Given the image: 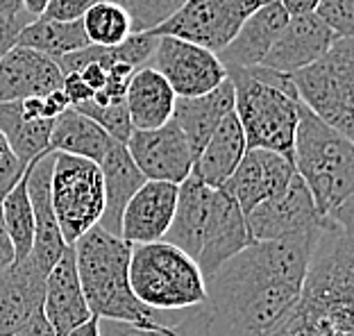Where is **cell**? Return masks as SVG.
I'll return each instance as SVG.
<instances>
[{"mask_svg":"<svg viewBox=\"0 0 354 336\" xmlns=\"http://www.w3.org/2000/svg\"><path fill=\"white\" fill-rule=\"evenodd\" d=\"M177 95L152 66L136 68L127 84L125 105L132 130H155L173 118Z\"/></svg>","mask_w":354,"mask_h":336,"instance_id":"obj_25","label":"cell"},{"mask_svg":"<svg viewBox=\"0 0 354 336\" xmlns=\"http://www.w3.org/2000/svg\"><path fill=\"white\" fill-rule=\"evenodd\" d=\"M50 205L66 245L95 227L104 212L100 166L91 159L55 153L50 171Z\"/></svg>","mask_w":354,"mask_h":336,"instance_id":"obj_8","label":"cell"},{"mask_svg":"<svg viewBox=\"0 0 354 336\" xmlns=\"http://www.w3.org/2000/svg\"><path fill=\"white\" fill-rule=\"evenodd\" d=\"M297 100L313 116L352 139L354 132V41L336 37L325 55L291 75Z\"/></svg>","mask_w":354,"mask_h":336,"instance_id":"obj_7","label":"cell"},{"mask_svg":"<svg viewBox=\"0 0 354 336\" xmlns=\"http://www.w3.org/2000/svg\"><path fill=\"white\" fill-rule=\"evenodd\" d=\"M227 77L234 86V114L243 130L245 148L270 150L293 164L300 100L291 75L268 66H250L230 68Z\"/></svg>","mask_w":354,"mask_h":336,"instance_id":"obj_3","label":"cell"},{"mask_svg":"<svg viewBox=\"0 0 354 336\" xmlns=\"http://www.w3.org/2000/svg\"><path fill=\"white\" fill-rule=\"evenodd\" d=\"M148 66L171 84L177 98L209 93L227 80V68L218 55L177 37H157Z\"/></svg>","mask_w":354,"mask_h":336,"instance_id":"obj_10","label":"cell"},{"mask_svg":"<svg viewBox=\"0 0 354 336\" xmlns=\"http://www.w3.org/2000/svg\"><path fill=\"white\" fill-rule=\"evenodd\" d=\"M111 143H114V139L98 123L84 114H80L75 107H68L53 121L48 150L50 153L84 157L100 164V159L109 150Z\"/></svg>","mask_w":354,"mask_h":336,"instance_id":"obj_27","label":"cell"},{"mask_svg":"<svg viewBox=\"0 0 354 336\" xmlns=\"http://www.w3.org/2000/svg\"><path fill=\"white\" fill-rule=\"evenodd\" d=\"M80 21L91 46H118L134 35L130 12L125 10V5L111 3V0H98Z\"/></svg>","mask_w":354,"mask_h":336,"instance_id":"obj_31","label":"cell"},{"mask_svg":"<svg viewBox=\"0 0 354 336\" xmlns=\"http://www.w3.org/2000/svg\"><path fill=\"white\" fill-rule=\"evenodd\" d=\"M293 168L307 184L323 218L354 203V146L352 139L313 116L300 102L295 127Z\"/></svg>","mask_w":354,"mask_h":336,"instance_id":"obj_5","label":"cell"},{"mask_svg":"<svg viewBox=\"0 0 354 336\" xmlns=\"http://www.w3.org/2000/svg\"><path fill=\"white\" fill-rule=\"evenodd\" d=\"M286 21H288V14L284 7L279 5V0H268L259 10H254L243 21V26L236 30L232 41L225 46L221 53H216L218 59L223 62V66L227 71L259 66L272 48V44L277 41L279 32L286 26Z\"/></svg>","mask_w":354,"mask_h":336,"instance_id":"obj_21","label":"cell"},{"mask_svg":"<svg viewBox=\"0 0 354 336\" xmlns=\"http://www.w3.org/2000/svg\"><path fill=\"white\" fill-rule=\"evenodd\" d=\"M62 91L66 93V98H68V102H71V107L82 105V102L91 100V95H93V91L88 89V86L84 84V80L80 77L77 73H64Z\"/></svg>","mask_w":354,"mask_h":336,"instance_id":"obj_38","label":"cell"},{"mask_svg":"<svg viewBox=\"0 0 354 336\" xmlns=\"http://www.w3.org/2000/svg\"><path fill=\"white\" fill-rule=\"evenodd\" d=\"M254 243L248 230L245 214L239 207L236 198L227 189H214L212 205H209V216L203 234V245L196 257V263L209 277L216 273L227 259H232L248 245Z\"/></svg>","mask_w":354,"mask_h":336,"instance_id":"obj_13","label":"cell"},{"mask_svg":"<svg viewBox=\"0 0 354 336\" xmlns=\"http://www.w3.org/2000/svg\"><path fill=\"white\" fill-rule=\"evenodd\" d=\"M214 189H209L205 182H200L196 175H189L187 180L177 184V203L171 227L164 234L162 241H168L184 250L189 257L196 259L203 245V234L212 205Z\"/></svg>","mask_w":354,"mask_h":336,"instance_id":"obj_23","label":"cell"},{"mask_svg":"<svg viewBox=\"0 0 354 336\" xmlns=\"http://www.w3.org/2000/svg\"><path fill=\"white\" fill-rule=\"evenodd\" d=\"M16 46L32 48V50L41 53L50 59H59L64 55L77 53L91 44H88V39L84 35L82 21L62 23V21H50L44 19V16H37V19H32L21 30L19 39H16Z\"/></svg>","mask_w":354,"mask_h":336,"instance_id":"obj_28","label":"cell"},{"mask_svg":"<svg viewBox=\"0 0 354 336\" xmlns=\"http://www.w3.org/2000/svg\"><path fill=\"white\" fill-rule=\"evenodd\" d=\"M125 148L146 180L180 184L191 175L196 162L187 137L173 118L155 130H132Z\"/></svg>","mask_w":354,"mask_h":336,"instance_id":"obj_12","label":"cell"},{"mask_svg":"<svg viewBox=\"0 0 354 336\" xmlns=\"http://www.w3.org/2000/svg\"><path fill=\"white\" fill-rule=\"evenodd\" d=\"M0 209H3L5 230L14 245V257L16 261H23L32 250V236H35V214L28 196V166L0 200Z\"/></svg>","mask_w":354,"mask_h":336,"instance_id":"obj_30","label":"cell"},{"mask_svg":"<svg viewBox=\"0 0 354 336\" xmlns=\"http://www.w3.org/2000/svg\"><path fill=\"white\" fill-rule=\"evenodd\" d=\"M64 73L57 62L32 48L14 46L0 57V102H16L39 95L44 98L55 89H62Z\"/></svg>","mask_w":354,"mask_h":336,"instance_id":"obj_19","label":"cell"},{"mask_svg":"<svg viewBox=\"0 0 354 336\" xmlns=\"http://www.w3.org/2000/svg\"><path fill=\"white\" fill-rule=\"evenodd\" d=\"M187 0H125V10L132 16L134 32H150L173 16Z\"/></svg>","mask_w":354,"mask_h":336,"instance_id":"obj_32","label":"cell"},{"mask_svg":"<svg viewBox=\"0 0 354 336\" xmlns=\"http://www.w3.org/2000/svg\"><path fill=\"white\" fill-rule=\"evenodd\" d=\"M313 14H316L336 37H352L354 0H320Z\"/></svg>","mask_w":354,"mask_h":336,"instance_id":"obj_33","label":"cell"},{"mask_svg":"<svg viewBox=\"0 0 354 336\" xmlns=\"http://www.w3.org/2000/svg\"><path fill=\"white\" fill-rule=\"evenodd\" d=\"M245 223L252 241H284L302 234H316L327 218L318 214L307 184L295 173L284 194L257 205L250 214H245Z\"/></svg>","mask_w":354,"mask_h":336,"instance_id":"obj_11","label":"cell"},{"mask_svg":"<svg viewBox=\"0 0 354 336\" xmlns=\"http://www.w3.org/2000/svg\"><path fill=\"white\" fill-rule=\"evenodd\" d=\"M23 171H26V166L16 159L10 143H7L3 132H0V196H5L14 187L16 180L23 175Z\"/></svg>","mask_w":354,"mask_h":336,"instance_id":"obj_36","label":"cell"},{"mask_svg":"<svg viewBox=\"0 0 354 336\" xmlns=\"http://www.w3.org/2000/svg\"><path fill=\"white\" fill-rule=\"evenodd\" d=\"M318 232L254 241L234 254L205 277V302L189 309L177 330L184 336H268L300 298Z\"/></svg>","mask_w":354,"mask_h":336,"instance_id":"obj_1","label":"cell"},{"mask_svg":"<svg viewBox=\"0 0 354 336\" xmlns=\"http://www.w3.org/2000/svg\"><path fill=\"white\" fill-rule=\"evenodd\" d=\"M32 21V16L28 12H21L16 16H5L0 14V57L7 55L16 46V39H19L21 30Z\"/></svg>","mask_w":354,"mask_h":336,"instance_id":"obj_37","label":"cell"},{"mask_svg":"<svg viewBox=\"0 0 354 336\" xmlns=\"http://www.w3.org/2000/svg\"><path fill=\"white\" fill-rule=\"evenodd\" d=\"M245 137L239 125L236 114L232 111L221 121L212 137L207 139L203 150L193 162V175L205 182L209 189H221L236 171L245 155Z\"/></svg>","mask_w":354,"mask_h":336,"instance_id":"obj_24","label":"cell"},{"mask_svg":"<svg viewBox=\"0 0 354 336\" xmlns=\"http://www.w3.org/2000/svg\"><path fill=\"white\" fill-rule=\"evenodd\" d=\"M48 273L28 257L0 273V336H14L44 309Z\"/></svg>","mask_w":354,"mask_h":336,"instance_id":"obj_18","label":"cell"},{"mask_svg":"<svg viewBox=\"0 0 354 336\" xmlns=\"http://www.w3.org/2000/svg\"><path fill=\"white\" fill-rule=\"evenodd\" d=\"M44 316L57 336L71 332L73 327L82 325L91 318L82 284H80L75 250L73 245H66L57 263L48 270L46 293H44Z\"/></svg>","mask_w":354,"mask_h":336,"instance_id":"obj_20","label":"cell"},{"mask_svg":"<svg viewBox=\"0 0 354 336\" xmlns=\"http://www.w3.org/2000/svg\"><path fill=\"white\" fill-rule=\"evenodd\" d=\"M95 3H98V0H48L41 16L50 21H62V23L80 21L86 14L88 7Z\"/></svg>","mask_w":354,"mask_h":336,"instance_id":"obj_35","label":"cell"},{"mask_svg":"<svg viewBox=\"0 0 354 336\" xmlns=\"http://www.w3.org/2000/svg\"><path fill=\"white\" fill-rule=\"evenodd\" d=\"M14 336H57V332H55L53 325L48 323V318L44 316V309H39Z\"/></svg>","mask_w":354,"mask_h":336,"instance_id":"obj_39","label":"cell"},{"mask_svg":"<svg viewBox=\"0 0 354 336\" xmlns=\"http://www.w3.org/2000/svg\"><path fill=\"white\" fill-rule=\"evenodd\" d=\"M98 330H100V336H184L180 330H177L175 323L139 325V323L98 318Z\"/></svg>","mask_w":354,"mask_h":336,"instance_id":"obj_34","label":"cell"},{"mask_svg":"<svg viewBox=\"0 0 354 336\" xmlns=\"http://www.w3.org/2000/svg\"><path fill=\"white\" fill-rule=\"evenodd\" d=\"M111 3H118V5H125V0H111Z\"/></svg>","mask_w":354,"mask_h":336,"instance_id":"obj_45","label":"cell"},{"mask_svg":"<svg viewBox=\"0 0 354 336\" xmlns=\"http://www.w3.org/2000/svg\"><path fill=\"white\" fill-rule=\"evenodd\" d=\"M268 336H354L352 225L329 218L318 232L300 298Z\"/></svg>","mask_w":354,"mask_h":336,"instance_id":"obj_2","label":"cell"},{"mask_svg":"<svg viewBox=\"0 0 354 336\" xmlns=\"http://www.w3.org/2000/svg\"><path fill=\"white\" fill-rule=\"evenodd\" d=\"M320 0H279V5L284 7L288 16H300V14H313L316 5Z\"/></svg>","mask_w":354,"mask_h":336,"instance_id":"obj_41","label":"cell"},{"mask_svg":"<svg viewBox=\"0 0 354 336\" xmlns=\"http://www.w3.org/2000/svg\"><path fill=\"white\" fill-rule=\"evenodd\" d=\"M234 111V86L230 77L214 91L196 95V98H177L173 109V121L189 141L193 159L203 150L207 139L227 114Z\"/></svg>","mask_w":354,"mask_h":336,"instance_id":"obj_22","label":"cell"},{"mask_svg":"<svg viewBox=\"0 0 354 336\" xmlns=\"http://www.w3.org/2000/svg\"><path fill=\"white\" fill-rule=\"evenodd\" d=\"M293 175L295 168L286 157L270 150L250 148L223 187L236 198L243 214H250L257 205L284 194Z\"/></svg>","mask_w":354,"mask_h":336,"instance_id":"obj_14","label":"cell"},{"mask_svg":"<svg viewBox=\"0 0 354 336\" xmlns=\"http://www.w3.org/2000/svg\"><path fill=\"white\" fill-rule=\"evenodd\" d=\"M53 162L55 153H46L28 164V196L32 203V214H35V236H32V250L28 259L35 261L46 273L57 263L64 248H66L50 205Z\"/></svg>","mask_w":354,"mask_h":336,"instance_id":"obj_16","label":"cell"},{"mask_svg":"<svg viewBox=\"0 0 354 336\" xmlns=\"http://www.w3.org/2000/svg\"><path fill=\"white\" fill-rule=\"evenodd\" d=\"M130 286L136 300L157 314L196 309L207 295L196 259L168 241L132 245Z\"/></svg>","mask_w":354,"mask_h":336,"instance_id":"obj_6","label":"cell"},{"mask_svg":"<svg viewBox=\"0 0 354 336\" xmlns=\"http://www.w3.org/2000/svg\"><path fill=\"white\" fill-rule=\"evenodd\" d=\"M268 0H187L173 16L150 30L155 37H177L221 53L254 10Z\"/></svg>","mask_w":354,"mask_h":336,"instance_id":"obj_9","label":"cell"},{"mask_svg":"<svg viewBox=\"0 0 354 336\" xmlns=\"http://www.w3.org/2000/svg\"><path fill=\"white\" fill-rule=\"evenodd\" d=\"M334 41L336 35L316 14L288 16L277 41L272 44L259 66H268L272 71H279V73L293 75L295 71L309 66L320 55H325Z\"/></svg>","mask_w":354,"mask_h":336,"instance_id":"obj_17","label":"cell"},{"mask_svg":"<svg viewBox=\"0 0 354 336\" xmlns=\"http://www.w3.org/2000/svg\"><path fill=\"white\" fill-rule=\"evenodd\" d=\"M100 173L104 184V212L98 225L118 236L120 230V214H123L127 200H130L136 189L141 187L146 178L134 164V159L127 153L125 143L114 141L109 150L100 159Z\"/></svg>","mask_w":354,"mask_h":336,"instance_id":"obj_26","label":"cell"},{"mask_svg":"<svg viewBox=\"0 0 354 336\" xmlns=\"http://www.w3.org/2000/svg\"><path fill=\"white\" fill-rule=\"evenodd\" d=\"M0 200H3V196H0ZM16 261L14 257V245L10 241V234H7L5 230V221H3V209H0V273L12 266V263Z\"/></svg>","mask_w":354,"mask_h":336,"instance_id":"obj_40","label":"cell"},{"mask_svg":"<svg viewBox=\"0 0 354 336\" xmlns=\"http://www.w3.org/2000/svg\"><path fill=\"white\" fill-rule=\"evenodd\" d=\"M21 12H26V10H23V0H0V14L16 16Z\"/></svg>","mask_w":354,"mask_h":336,"instance_id":"obj_43","label":"cell"},{"mask_svg":"<svg viewBox=\"0 0 354 336\" xmlns=\"http://www.w3.org/2000/svg\"><path fill=\"white\" fill-rule=\"evenodd\" d=\"M53 121L55 118L26 121L21 116L19 102H0V132L23 166H28L32 159L50 153L48 141H50Z\"/></svg>","mask_w":354,"mask_h":336,"instance_id":"obj_29","label":"cell"},{"mask_svg":"<svg viewBox=\"0 0 354 336\" xmlns=\"http://www.w3.org/2000/svg\"><path fill=\"white\" fill-rule=\"evenodd\" d=\"M73 250L80 284L91 316L139 325L164 323L157 311L141 305L132 293V243L95 225L77 239Z\"/></svg>","mask_w":354,"mask_h":336,"instance_id":"obj_4","label":"cell"},{"mask_svg":"<svg viewBox=\"0 0 354 336\" xmlns=\"http://www.w3.org/2000/svg\"><path fill=\"white\" fill-rule=\"evenodd\" d=\"M177 203V184L146 180L127 200L120 214L118 236L127 243H152L162 241L171 227Z\"/></svg>","mask_w":354,"mask_h":336,"instance_id":"obj_15","label":"cell"},{"mask_svg":"<svg viewBox=\"0 0 354 336\" xmlns=\"http://www.w3.org/2000/svg\"><path fill=\"white\" fill-rule=\"evenodd\" d=\"M62 336H100V330H98V316H91L88 321H84L82 325L73 327L71 332L62 334Z\"/></svg>","mask_w":354,"mask_h":336,"instance_id":"obj_42","label":"cell"},{"mask_svg":"<svg viewBox=\"0 0 354 336\" xmlns=\"http://www.w3.org/2000/svg\"><path fill=\"white\" fill-rule=\"evenodd\" d=\"M48 0H23V10H26L32 19H37V16H41V12L46 10Z\"/></svg>","mask_w":354,"mask_h":336,"instance_id":"obj_44","label":"cell"}]
</instances>
